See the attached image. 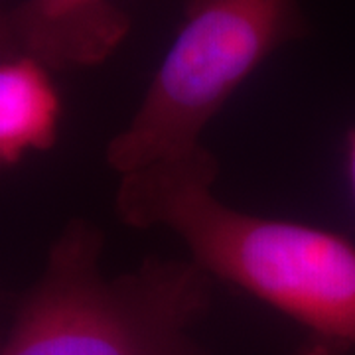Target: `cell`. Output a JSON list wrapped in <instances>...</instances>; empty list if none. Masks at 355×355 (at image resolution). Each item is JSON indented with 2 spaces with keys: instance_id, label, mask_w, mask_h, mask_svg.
<instances>
[{
  "instance_id": "cell-1",
  "label": "cell",
  "mask_w": 355,
  "mask_h": 355,
  "mask_svg": "<svg viewBox=\"0 0 355 355\" xmlns=\"http://www.w3.org/2000/svg\"><path fill=\"white\" fill-rule=\"evenodd\" d=\"M219 168L205 146L121 176L116 214L139 229L182 237L211 279L227 280L355 354V245L296 221L251 216L219 202Z\"/></svg>"
},
{
  "instance_id": "cell-2",
  "label": "cell",
  "mask_w": 355,
  "mask_h": 355,
  "mask_svg": "<svg viewBox=\"0 0 355 355\" xmlns=\"http://www.w3.org/2000/svg\"><path fill=\"white\" fill-rule=\"evenodd\" d=\"M103 243L95 223L65 225L0 355H205L193 330L214 279L191 259L158 257L107 279Z\"/></svg>"
},
{
  "instance_id": "cell-3",
  "label": "cell",
  "mask_w": 355,
  "mask_h": 355,
  "mask_svg": "<svg viewBox=\"0 0 355 355\" xmlns=\"http://www.w3.org/2000/svg\"><path fill=\"white\" fill-rule=\"evenodd\" d=\"M304 32L298 0H203L188 12L137 113L109 142V166L125 176L203 146V128L237 87Z\"/></svg>"
},
{
  "instance_id": "cell-4",
  "label": "cell",
  "mask_w": 355,
  "mask_h": 355,
  "mask_svg": "<svg viewBox=\"0 0 355 355\" xmlns=\"http://www.w3.org/2000/svg\"><path fill=\"white\" fill-rule=\"evenodd\" d=\"M18 55L48 69L103 64L128 36L130 18L113 0H24L4 20Z\"/></svg>"
},
{
  "instance_id": "cell-5",
  "label": "cell",
  "mask_w": 355,
  "mask_h": 355,
  "mask_svg": "<svg viewBox=\"0 0 355 355\" xmlns=\"http://www.w3.org/2000/svg\"><path fill=\"white\" fill-rule=\"evenodd\" d=\"M62 116L48 67L28 55L0 60V172L53 146Z\"/></svg>"
},
{
  "instance_id": "cell-6",
  "label": "cell",
  "mask_w": 355,
  "mask_h": 355,
  "mask_svg": "<svg viewBox=\"0 0 355 355\" xmlns=\"http://www.w3.org/2000/svg\"><path fill=\"white\" fill-rule=\"evenodd\" d=\"M298 355H347V354L342 352L340 347L331 345V343L322 342V340L312 338V340L302 347V352H300Z\"/></svg>"
},
{
  "instance_id": "cell-7",
  "label": "cell",
  "mask_w": 355,
  "mask_h": 355,
  "mask_svg": "<svg viewBox=\"0 0 355 355\" xmlns=\"http://www.w3.org/2000/svg\"><path fill=\"white\" fill-rule=\"evenodd\" d=\"M347 164H349V180H352V188H354V198H355V130H352V135H349Z\"/></svg>"
},
{
  "instance_id": "cell-8",
  "label": "cell",
  "mask_w": 355,
  "mask_h": 355,
  "mask_svg": "<svg viewBox=\"0 0 355 355\" xmlns=\"http://www.w3.org/2000/svg\"><path fill=\"white\" fill-rule=\"evenodd\" d=\"M203 0H184V4H186V14L191 12V10H193L196 6H200Z\"/></svg>"
}]
</instances>
